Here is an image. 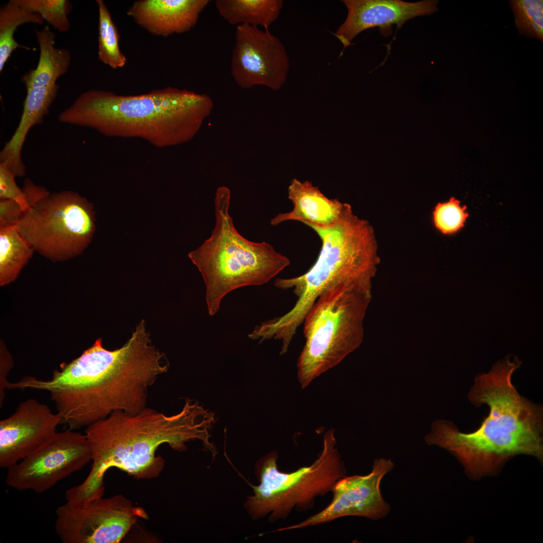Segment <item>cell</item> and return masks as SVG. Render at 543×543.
I'll return each instance as SVG.
<instances>
[{
  "label": "cell",
  "mask_w": 543,
  "mask_h": 543,
  "mask_svg": "<svg viewBox=\"0 0 543 543\" xmlns=\"http://www.w3.org/2000/svg\"><path fill=\"white\" fill-rule=\"evenodd\" d=\"M230 202V190L219 187L214 200L215 227L210 237L188 254L203 278L211 316L218 312L227 294L244 286L264 285L291 262L269 243L242 236L229 214Z\"/></svg>",
  "instance_id": "6"
},
{
  "label": "cell",
  "mask_w": 543,
  "mask_h": 543,
  "mask_svg": "<svg viewBox=\"0 0 543 543\" xmlns=\"http://www.w3.org/2000/svg\"><path fill=\"white\" fill-rule=\"evenodd\" d=\"M509 4L520 35L543 42V1L512 0Z\"/></svg>",
  "instance_id": "24"
},
{
  "label": "cell",
  "mask_w": 543,
  "mask_h": 543,
  "mask_svg": "<svg viewBox=\"0 0 543 543\" xmlns=\"http://www.w3.org/2000/svg\"><path fill=\"white\" fill-rule=\"evenodd\" d=\"M29 12L40 15L46 22L60 33L70 28L68 16L72 5L67 0H13Z\"/></svg>",
  "instance_id": "25"
},
{
  "label": "cell",
  "mask_w": 543,
  "mask_h": 543,
  "mask_svg": "<svg viewBox=\"0 0 543 543\" xmlns=\"http://www.w3.org/2000/svg\"><path fill=\"white\" fill-rule=\"evenodd\" d=\"M24 212L22 206L15 200H0V228L15 225Z\"/></svg>",
  "instance_id": "28"
},
{
  "label": "cell",
  "mask_w": 543,
  "mask_h": 543,
  "mask_svg": "<svg viewBox=\"0 0 543 543\" xmlns=\"http://www.w3.org/2000/svg\"><path fill=\"white\" fill-rule=\"evenodd\" d=\"M44 20L39 14L28 12L13 0H10L0 9V72L13 52L21 48L31 50L19 44L14 39V33L22 24L31 23L42 25Z\"/></svg>",
  "instance_id": "22"
},
{
  "label": "cell",
  "mask_w": 543,
  "mask_h": 543,
  "mask_svg": "<svg viewBox=\"0 0 543 543\" xmlns=\"http://www.w3.org/2000/svg\"><path fill=\"white\" fill-rule=\"evenodd\" d=\"M93 205L77 193H49L16 224L34 251L53 261L75 257L90 242L96 230Z\"/></svg>",
  "instance_id": "9"
},
{
  "label": "cell",
  "mask_w": 543,
  "mask_h": 543,
  "mask_svg": "<svg viewBox=\"0 0 543 543\" xmlns=\"http://www.w3.org/2000/svg\"><path fill=\"white\" fill-rule=\"evenodd\" d=\"M290 66L284 44L268 29L236 26L231 72L240 87L263 85L278 90L285 83Z\"/></svg>",
  "instance_id": "12"
},
{
  "label": "cell",
  "mask_w": 543,
  "mask_h": 543,
  "mask_svg": "<svg viewBox=\"0 0 543 543\" xmlns=\"http://www.w3.org/2000/svg\"><path fill=\"white\" fill-rule=\"evenodd\" d=\"M318 235L321 247L314 264L303 275L277 279L274 285L292 290L297 297L287 313L272 320L281 338L291 341L317 299L328 289L340 285L372 289L380 257L374 228L355 215L346 203L339 219L327 226L307 223Z\"/></svg>",
  "instance_id": "5"
},
{
  "label": "cell",
  "mask_w": 543,
  "mask_h": 543,
  "mask_svg": "<svg viewBox=\"0 0 543 543\" xmlns=\"http://www.w3.org/2000/svg\"><path fill=\"white\" fill-rule=\"evenodd\" d=\"M96 2L99 12L98 59L113 69L123 68L127 59L120 49V35L116 25L104 1Z\"/></svg>",
  "instance_id": "23"
},
{
  "label": "cell",
  "mask_w": 543,
  "mask_h": 543,
  "mask_svg": "<svg viewBox=\"0 0 543 543\" xmlns=\"http://www.w3.org/2000/svg\"><path fill=\"white\" fill-rule=\"evenodd\" d=\"M13 367V360L9 351L3 342H1L0 346V408H2L5 397V391L8 374Z\"/></svg>",
  "instance_id": "29"
},
{
  "label": "cell",
  "mask_w": 543,
  "mask_h": 543,
  "mask_svg": "<svg viewBox=\"0 0 543 543\" xmlns=\"http://www.w3.org/2000/svg\"><path fill=\"white\" fill-rule=\"evenodd\" d=\"M40 55L36 67L23 75L26 88L42 87L56 84L57 80L66 73L71 63V54L64 48L55 46L56 35L45 26L35 29Z\"/></svg>",
  "instance_id": "19"
},
{
  "label": "cell",
  "mask_w": 543,
  "mask_h": 543,
  "mask_svg": "<svg viewBox=\"0 0 543 543\" xmlns=\"http://www.w3.org/2000/svg\"><path fill=\"white\" fill-rule=\"evenodd\" d=\"M61 418L45 404L28 399L0 421V467L8 469L30 455L56 432Z\"/></svg>",
  "instance_id": "14"
},
{
  "label": "cell",
  "mask_w": 543,
  "mask_h": 543,
  "mask_svg": "<svg viewBox=\"0 0 543 543\" xmlns=\"http://www.w3.org/2000/svg\"><path fill=\"white\" fill-rule=\"evenodd\" d=\"M220 15L231 25L262 26L268 29L279 17L281 0H217Z\"/></svg>",
  "instance_id": "20"
},
{
  "label": "cell",
  "mask_w": 543,
  "mask_h": 543,
  "mask_svg": "<svg viewBox=\"0 0 543 543\" xmlns=\"http://www.w3.org/2000/svg\"><path fill=\"white\" fill-rule=\"evenodd\" d=\"M168 369L164 354L152 344L142 319L122 347L107 349L98 338L78 357L62 364L50 379L26 376L9 382L8 388L47 391L61 424L75 430L115 411L130 414L142 411L146 407L149 387Z\"/></svg>",
  "instance_id": "1"
},
{
  "label": "cell",
  "mask_w": 543,
  "mask_h": 543,
  "mask_svg": "<svg viewBox=\"0 0 543 543\" xmlns=\"http://www.w3.org/2000/svg\"><path fill=\"white\" fill-rule=\"evenodd\" d=\"M391 460L376 459L372 471L365 476L344 477L338 480L331 492V502L321 511L294 525L277 531L301 529L331 522L337 518L356 516L372 520L386 516L390 505L383 499L380 483L383 477L394 467Z\"/></svg>",
  "instance_id": "13"
},
{
  "label": "cell",
  "mask_w": 543,
  "mask_h": 543,
  "mask_svg": "<svg viewBox=\"0 0 543 543\" xmlns=\"http://www.w3.org/2000/svg\"><path fill=\"white\" fill-rule=\"evenodd\" d=\"M208 0H139L127 14L152 34L167 37L190 31Z\"/></svg>",
  "instance_id": "16"
},
{
  "label": "cell",
  "mask_w": 543,
  "mask_h": 543,
  "mask_svg": "<svg viewBox=\"0 0 543 543\" xmlns=\"http://www.w3.org/2000/svg\"><path fill=\"white\" fill-rule=\"evenodd\" d=\"M33 249L16 225L0 228V285L14 281L32 256Z\"/></svg>",
  "instance_id": "21"
},
{
  "label": "cell",
  "mask_w": 543,
  "mask_h": 543,
  "mask_svg": "<svg viewBox=\"0 0 543 543\" xmlns=\"http://www.w3.org/2000/svg\"><path fill=\"white\" fill-rule=\"evenodd\" d=\"M214 421L212 412L190 399L180 412L169 416L147 407L135 414L114 411L86 427L92 469L82 483L70 489L71 496L77 500L103 496L105 474L112 467L137 479L158 477L164 461L156 451L165 443L182 451L187 442L199 439L215 454L209 434Z\"/></svg>",
  "instance_id": "3"
},
{
  "label": "cell",
  "mask_w": 543,
  "mask_h": 543,
  "mask_svg": "<svg viewBox=\"0 0 543 543\" xmlns=\"http://www.w3.org/2000/svg\"><path fill=\"white\" fill-rule=\"evenodd\" d=\"M59 85L55 84L26 89L27 95L19 124L0 152V163L5 164L16 177L25 174L26 166L22 161L21 153L27 135L34 125L42 122L56 97Z\"/></svg>",
  "instance_id": "18"
},
{
  "label": "cell",
  "mask_w": 543,
  "mask_h": 543,
  "mask_svg": "<svg viewBox=\"0 0 543 543\" xmlns=\"http://www.w3.org/2000/svg\"><path fill=\"white\" fill-rule=\"evenodd\" d=\"M372 289L351 285L333 287L317 299L304 320L305 343L297 361L302 388L357 348Z\"/></svg>",
  "instance_id": "7"
},
{
  "label": "cell",
  "mask_w": 543,
  "mask_h": 543,
  "mask_svg": "<svg viewBox=\"0 0 543 543\" xmlns=\"http://www.w3.org/2000/svg\"><path fill=\"white\" fill-rule=\"evenodd\" d=\"M288 197L293 204V209L273 218L270 221L272 225L277 226L288 221H297L304 224L329 226L339 219L345 204L337 199L328 198L311 182H301L296 178L291 182Z\"/></svg>",
  "instance_id": "17"
},
{
  "label": "cell",
  "mask_w": 543,
  "mask_h": 543,
  "mask_svg": "<svg viewBox=\"0 0 543 543\" xmlns=\"http://www.w3.org/2000/svg\"><path fill=\"white\" fill-rule=\"evenodd\" d=\"M438 1L426 0L407 2L400 0H343L347 10L344 22L334 35L344 49L361 32L378 27L385 36L392 35L393 25L401 28L406 21L414 17L430 15L438 10Z\"/></svg>",
  "instance_id": "15"
},
{
  "label": "cell",
  "mask_w": 543,
  "mask_h": 543,
  "mask_svg": "<svg viewBox=\"0 0 543 543\" xmlns=\"http://www.w3.org/2000/svg\"><path fill=\"white\" fill-rule=\"evenodd\" d=\"M15 177L5 164L0 163V200H15L20 204L25 212L30 207L22 189L19 188L15 182Z\"/></svg>",
  "instance_id": "27"
},
{
  "label": "cell",
  "mask_w": 543,
  "mask_h": 543,
  "mask_svg": "<svg viewBox=\"0 0 543 543\" xmlns=\"http://www.w3.org/2000/svg\"><path fill=\"white\" fill-rule=\"evenodd\" d=\"M336 443L334 430L330 429L324 435L323 449L314 462L291 473L279 470L277 451L257 461L255 473L259 484H250L253 495L244 503L251 518L268 515L270 522L286 519L295 509H311L318 497L331 492L335 484L346 474Z\"/></svg>",
  "instance_id": "8"
},
{
  "label": "cell",
  "mask_w": 543,
  "mask_h": 543,
  "mask_svg": "<svg viewBox=\"0 0 543 543\" xmlns=\"http://www.w3.org/2000/svg\"><path fill=\"white\" fill-rule=\"evenodd\" d=\"M55 530L63 543H118L145 510L123 495L66 501L56 510Z\"/></svg>",
  "instance_id": "10"
},
{
  "label": "cell",
  "mask_w": 543,
  "mask_h": 543,
  "mask_svg": "<svg viewBox=\"0 0 543 543\" xmlns=\"http://www.w3.org/2000/svg\"><path fill=\"white\" fill-rule=\"evenodd\" d=\"M92 454L85 435L68 429L49 439L16 465L7 469L6 483L20 491L45 492L82 469Z\"/></svg>",
  "instance_id": "11"
},
{
  "label": "cell",
  "mask_w": 543,
  "mask_h": 543,
  "mask_svg": "<svg viewBox=\"0 0 543 543\" xmlns=\"http://www.w3.org/2000/svg\"><path fill=\"white\" fill-rule=\"evenodd\" d=\"M213 105L206 94L171 86L136 95L90 89L79 95L58 119L108 137L140 138L161 148L192 139Z\"/></svg>",
  "instance_id": "4"
},
{
  "label": "cell",
  "mask_w": 543,
  "mask_h": 543,
  "mask_svg": "<svg viewBox=\"0 0 543 543\" xmlns=\"http://www.w3.org/2000/svg\"><path fill=\"white\" fill-rule=\"evenodd\" d=\"M465 207L451 198L449 201L438 204L433 211V221L436 228L444 234L456 232L464 225L468 215Z\"/></svg>",
  "instance_id": "26"
},
{
  "label": "cell",
  "mask_w": 543,
  "mask_h": 543,
  "mask_svg": "<svg viewBox=\"0 0 543 543\" xmlns=\"http://www.w3.org/2000/svg\"><path fill=\"white\" fill-rule=\"evenodd\" d=\"M521 364L508 355L476 377L468 398L475 406L486 404L490 409L476 431L463 433L452 422L438 419L424 437L427 444L455 456L472 478L495 474L519 454L542 461V408L521 396L511 381Z\"/></svg>",
  "instance_id": "2"
}]
</instances>
